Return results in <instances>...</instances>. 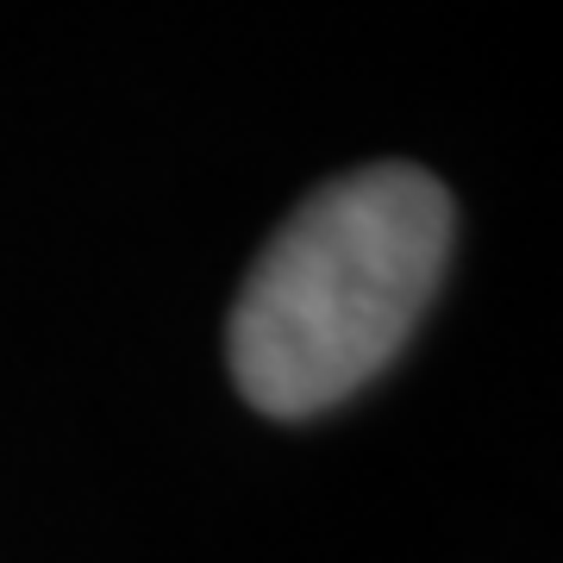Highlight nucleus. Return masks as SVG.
I'll return each mask as SVG.
<instances>
[{
    "label": "nucleus",
    "instance_id": "1",
    "mask_svg": "<svg viewBox=\"0 0 563 563\" xmlns=\"http://www.w3.org/2000/svg\"><path fill=\"white\" fill-rule=\"evenodd\" d=\"M451 195L420 163H363L313 188L251 263L225 357L269 420H313L413 339L451 257Z\"/></svg>",
    "mask_w": 563,
    "mask_h": 563
}]
</instances>
